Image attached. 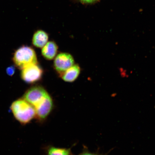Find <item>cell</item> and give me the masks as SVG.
Segmentation results:
<instances>
[{
    "label": "cell",
    "mask_w": 155,
    "mask_h": 155,
    "mask_svg": "<svg viewBox=\"0 0 155 155\" xmlns=\"http://www.w3.org/2000/svg\"><path fill=\"white\" fill-rule=\"evenodd\" d=\"M24 98L34 108L36 112L45 111L51 105L53 99L43 87H33L25 92Z\"/></svg>",
    "instance_id": "6da1fadb"
},
{
    "label": "cell",
    "mask_w": 155,
    "mask_h": 155,
    "mask_svg": "<svg viewBox=\"0 0 155 155\" xmlns=\"http://www.w3.org/2000/svg\"><path fill=\"white\" fill-rule=\"evenodd\" d=\"M11 109L15 119L22 124H28L36 118L33 106L24 98L19 99L13 102Z\"/></svg>",
    "instance_id": "7a4b0ae2"
},
{
    "label": "cell",
    "mask_w": 155,
    "mask_h": 155,
    "mask_svg": "<svg viewBox=\"0 0 155 155\" xmlns=\"http://www.w3.org/2000/svg\"><path fill=\"white\" fill-rule=\"evenodd\" d=\"M13 61L19 69H22L32 64H38L37 57L33 48L27 46L19 48L13 55Z\"/></svg>",
    "instance_id": "3957f363"
},
{
    "label": "cell",
    "mask_w": 155,
    "mask_h": 155,
    "mask_svg": "<svg viewBox=\"0 0 155 155\" xmlns=\"http://www.w3.org/2000/svg\"><path fill=\"white\" fill-rule=\"evenodd\" d=\"M43 71L38 64L29 65L22 69L21 77L26 83L31 84L40 81Z\"/></svg>",
    "instance_id": "277c9868"
},
{
    "label": "cell",
    "mask_w": 155,
    "mask_h": 155,
    "mask_svg": "<svg viewBox=\"0 0 155 155\" xmlns=\"http://www.w3.org/2000/svg\"><path fill=\"white\" fill-rule=\"evenodd\" d=\"M74 60L71 54L60 53L56 56L54 61V67L60 74L74 65Z\"/></svg>",
    "instance_id": "5b68a950"
},
{
    "label": "cell",
    "mask_w": 155,
    "mask_h": 155,
    "mask_svg": "<svg viewBox=\"0 0 155 155\" xmlns=\"http://www.w3.org/2000/svg\"><path fill=\"white\" fill-rule=\"evenodd\" d=\"M41 53L43 57L48 60H53L56 57L58 51V46L53 41L48 42L42 47Z\"/></svg>",
    "instance_id": "8992f818"
},
{
    "label": "cell",
    "mask_w": 155,
    "mask_h": 155,
    "mask_svg": "<svg viewBox=\"0 0 155 155\" xmlns=\"http://www.w3.org/2000/svg\"><path fill=\"white\" fill-rule=\"evenodd\" d=\"M81 71L80 67L78 64L74 65L61 74V78L66 82H71L78 77Z\"/></svg>",
    "instance_id": "52a82bcc"
},
{
    "label": "cell",
    "mask_w": 155,
    "mask_h": 155,
    "mask_svg": "<svg viewBox=\"0 0 155 155\" xmlns=\"http://www.w3.org/2000/svg\"><path fill=\"white\" fill-rule=\"evenodd\" d=\"M48 39V36L47 32L42 30H38L34 34L32 43L35 47L41 48L47 43Z\"/></svg>",
    "instance_id": "ba28073f"
},
{
    "label": "cell",
    "mask_w": 155,
    "mask_h": 155,
    "mask_svg": "<svg viewBox=\"0 0 155 155\" xmlns=\"http://www.w3.org/2000/svg\"><path fill=\"white\" fill-rule=\"evenodd\" d=\"M71 149L61 148L54 146L48 147L46 155H72Z\"/></svg>",
    "instance_id": "9c48e42d"
},
{
    "label": "cell",
    "mask_w": 155,
    "mask_h": 155,
    "mask_svg": "<svg viewBox=\"0 0 155 155\" xmlns=\"http://www.w3.org/2000/svg\"><path fill=\"white\" fill-rule=\"evenodd\" d=\"M73 1L78 2L83 5H89L96 3L100 0H73Z\"/></svg>",
    "instance_id": "30bf717a"
},
{
    "label": "cell",
    "mask_w": 155,
    "mask_h": 155,
    "mask_svg": "<svg viewBox=\"0 0 155 155\" xmlns=\"http://www.w3.org/2000/svg\"><path fill=\"white\" fill-rule=\"evenodd\" d=\"M15 71V66H11L8 67L6 69V73L9 76H12L14 75Z\"/></svg>",
    "instance_id": "8fae6325"
},
{
    "label": "cell",
    "mask_w": 155,
    "mask_h": 155,
    "mask_svg": "<svg viewBox=\"0 0 155 155\" xmlns=\"http://www.w3.org/2000/svg\"><path fill=\"white\" fill-rule=\"evenodd\" d=\"M78 155H104V154H102L98 153H94L89 152L88 151H85L84 152L81 153L80 154Z\"/></svg>",
    "instance_id": "7c38bea8"
}]
</instances>
